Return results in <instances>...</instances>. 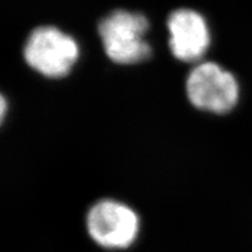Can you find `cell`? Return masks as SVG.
I'll use <instances>...</instances> for the list:
<instances>
[{
  "label": "cell",
  "mask_w": 252,
  "mask_h": 252,
  "mask_svg": "<svg viewBox=\"0 0 252 252\" xmlns=\"http://www.w3.org/2000/svg\"><path fill=\"white\" fill-rule=\"evenodd\" d=\"M149 21L137 12L118 9L100 21L98 33L109 59L118 64H134L151 55V46L145 36Z\"/></svg>",
  "instance_id": "1"
},
{
  "label": "cell",
  "mask_w": 252,
  "mask_h": 252,
  "mask_svg": "<svg viewBox=\"0 0 252 252\" xmlns=\"http://www.w3.org/2000/svg\"><path fill=\"white\" fill-rule=\"evenodd\" d=\"M186 90L195 108L215 115H226L236 108L241 96L237 78L219 63L201 62L191 69Z\"/></svg>",
  "instance_id": "2"
},
{
  "label": "cell",
  "mask_w": 252,
  "mask_h": 252,
  "mask_svg": "<svg viewBox=\"0 0 252 252\" xmlns=\"http://www.w3.org/2000/svg\"><path fill=\"white\" fill-rule=\"evenodd\" d=\"M80 56L76 40L53 26H41L28 36L24 47L27 64L50 78L64 77Z\"/></svg>",
  "instance_id": "3"
},
{
  "label": "cell",
  "mask_w": 252,
  "mask_h": 252,
  "mask_svg": "<svg viewBox=\"0 0 252 252\" xmlns=\"http://www.w3.org/2000/svg\"><path fill=\"white\" fill-rule=\"evenodd\" d=\"M87 229L93 241L108 250H124L137 241L140 231L138 214L116 200H100L87 214Z\"/></svg>",
  "instance_id": "4"
},
{
  "label": "cell",
  "mask_w": 252,
  "mask_h": 252,
  "mask_svg": "<svg viewBox=\"0 0 252 252\" xmlns=\"http://www.w3.org/2000/svg\"><path fill=\"white\" fill-rule=\"evenodd\" d=\"M169 47L182 62H198L206 55L212 41L209 26L202 14L194 9L180 8L172 12L167 21Z\"/></svg>",
  "instance_id": "5"
},
{
  "label": "cell",
  "mask_w": 252,
  "mask_h": 252,
  "mask_svg": "<svg viewBox=\"0 0 252 252\" xmlns=\"http://www.w3.org/2000/svg\"><path fill=\"white\" fill-rule=\"evenodd\" d=\"M6 113H7V100L0 94V124L4 121Z\"/></svg>",
  "instance_id": "6"
}]
</instances>
